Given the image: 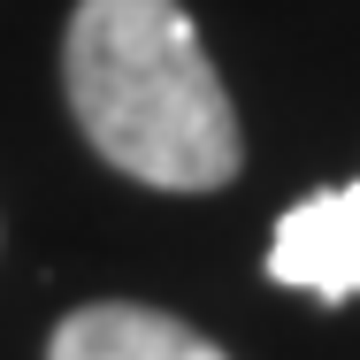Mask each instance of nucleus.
I'll return each instance as SVG.
<instances>
[{
  "mask_svg": "<svg viewBox=\"0 0 360 360\" xmlns=\"http://www.w3.org/2000/svg\"><path fill=\"white\" fill-rule=\"evenodd\" d=\"M46 360H230L215 338H200L192 322L161 314V307H131V299H100L62 314Z\"/></svg>",
  "mask_w": 360,
  "mask_h": 360,
  "instance_id": "3",
  "label": "nucleus"
},
{
  "mask_svg": "<svg viewBox=\"0 0 360 360\" xmlns=\"http://www.w3.org/2000/svg\"><path fill=\"white\" fill-rule=\"evenodd\" d=\"M77 131L153 192H215L238 176V108L176 0H77L62 39Z\"/></svg>",
  "mask_w": 360,
  "mask_h": 360,
  "instance_id": "1",
  "label": "nucleus"
},
{
  "mask_svg": "<svg viewBox=\"0 0 360 360\" xmlns=\"http://www.w3.org/2000/svg\"><path fill=\"white\" fill-rule=\"evenodd\" d=\"M269 276L291 291H314V299H353L360 291V184L338 192H314L299 200L276 238H269Z\"/></svg>",
  "mask_w": 360,
  "mask_h": 360,
  "instance_id": "2",
  "label": "nucleus"
}]
</instances>
